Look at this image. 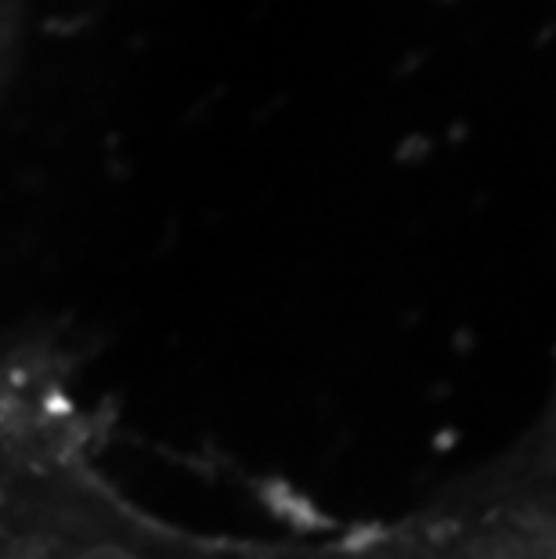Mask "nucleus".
I'll use <instances>...</instances> for the list:
<instances>
[{"instance_id":"3","label":"nucleus","mask_w":556,"mask_h":559,"mask_svg":"<svg viewBox=\"0 0 556 559\" xmlns=\"http://www.w3.org/2000/svg\"><path fill=\"white\" fill-rule=\"evenodd\" d=\"M11 29H15V15H11L8 0H0V66L8 58V47H11Z\"/></svg>"},{"instance_id":"1","label":"nucleus","mask_w":556,"mask_h":559,"mask_svg":"<svg viewBox=\"0 0 556 559\" xmlns=\"http://www.w3.org/2000/svg\"><path fill=\"white\" fill-rule=\"evenodd\" d=\"M0 559H340V538H232L149 513L102 466L73 358L0 340Z\"/></svg>"},{"instance_id":"2","label":"nucleus","mask_w":556,"mask_h":559,"mask_svg":"<svg viewBox=\"0 0 556 559\" xmlns=\"http://www.w3.org/2000/svg\"><path fill=\"white\" fill-rule=\"evenodd\" d=\"M553 415L390 523L340 534V559H556Z\"/></svg>"}]
</instances>
